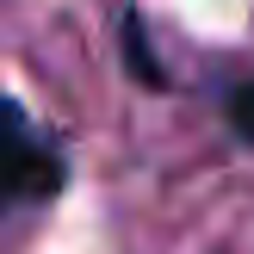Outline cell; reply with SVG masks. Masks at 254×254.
I'll return each instance as SVG.
<instances>
[{"mask_svg": "<svg viewBox=\"0 0 254 254\" xmlns=\"http://www.w3.org/2000/svg\"><path fill=\"white\" fill-rule=\"evenodd\" d=\"M62 180H68V161H62L56 143H50V130L19 106V99L0 93V217L56 198Z\"/></svg>", "mask_w": 254, "mask_h": 254, "instance_id": "6da1fadb", "label": "cell"}, {"mask_svg": "<svg viewBox=\"0 0 254 254\" xmlns=\"http://www.w3.org/2000/svg\"><path fill=\"white\" fill-rule=\"evenodd\" d=\"M223 112H230L236 136H242V143H254V81H242V87H230V99H223Z\"/></svg>", "mask_w": 254, "mask_h": 254, "instance_id": "3957f363", "label": "cell"}, {"mask_svg": "<svg viewBox=\"0 0 254 254\" xmlns=\"http://www.w3.org/2000/svg\"><path fill=\"white\" fill-rule=\"evenodd\" d=\"M124 62H130L149 87H161V68H155V56H149V37H143V19H136V12H124Z\"/></svg>", "mask_w": 254, "mask_h": 254, "instance_id": "7a4b0ae2", "label": "cell"}]
</instances>
